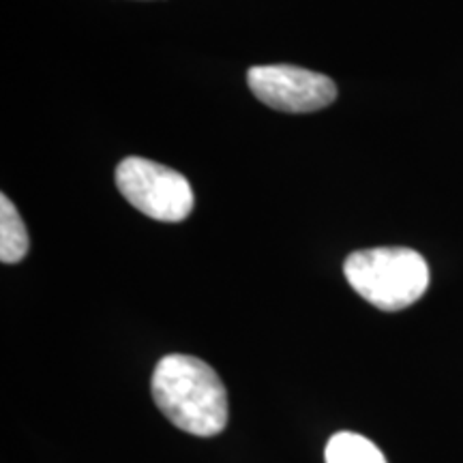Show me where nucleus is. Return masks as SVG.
Returning <instances> with one entry per match:
<instances>
[{
  "mask_svg": "<svg viewBox=\"0 0 463 463\" xmlns=\"http://www.w3.org/2000/svg\"><path fill=\"white\" fill-rule=\"evenodd\" d=\"M249 89L264 106L288 114H309L337 99V86L328 75L292 65L251 67Z\"/></svg>",
  "mask_w": 463,
  "mask_h": 463,
  "instance_id": "20e7f679",
  "label": "nucleus"
},
{
  "mask_svg": "<svg viewBox=\"0 0 463 463\" xmlns=\"http://www.w3.org/2000/svg\"><path fill=\"white\" fill-rule=\"evenodd\" d=\"M326 463H389L372 439L352 431H339L328 439L324 450Z\"/></svg>",
  "mask_w": 463,
  "mask_h": 463,
  "instance_id": "423d86ee",
  "label": "nucleus"
},
{
  "mask_svg": "<svg viewBox=\"0 0 463 463\" xmlns=\"http://www.w3.org/2000/svg\"><path fill=\"white\" fill-rule=\"evenodd\" d=\"M28 253V232L20 213L7 195H0V260L17 264Z\"/></svg>",
  "mask_w": 463,
  "mask_h": 463,
  "instance_id": "39448f33",
  "label": "nucleus"
},
{
  "mask_svg": "<svg viewBox=\"0 0 463 463\" xmlns=\"http://www.w3.org/2000/svg\"><path fill=\"white\" fill-rule=\"evenodd\" d=\"M345 279L356 294L382 311H402L430 288V266L408 247H375L345 258Z\"/></svg>",
  "mask_w": 463,
  "mask_h": 463,
  "instance_id": "f03ea898",
  "label": "nucleus"
},
{
  "mask_svg": "<svg viewBox=\"0 0 463 463\" xmlns=\"http://www.w3.org/2000/svg\"><path fill=\"white\" fill-rule=\"evenodd\" d=\"M150 392L161 414L191 436L213 438L228 425V392L215 369L202 358L164 356L153 372Z\"/></svg>",
  "mask_w": 463,
  "mask_h": 463,
  "instance_id": "f257e3e1",
  "label": "nucleus"
},
{
  "mask_svg": "<svg viewBox=\"0 0 463 463\" xmlns=\"http://www.w3.org/2000/svg\"><path fill=\"white\" fill-rule=\"evenodd\" d=\"M116 187L133 208L165 223L187 219L195 204L194 189L181 172L142 157L120 161Z\"/></svg>",
  "mask_w": 463,
  "mask_h": 463,
  "instance_id": "7ed1b4c3",
  "label": "nucleus"
}]
</instances>
